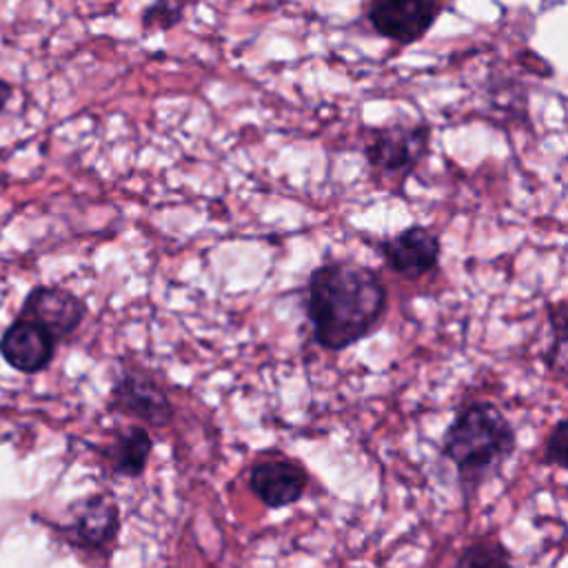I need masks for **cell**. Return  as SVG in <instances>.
Instances as JSON below:
<instances>
[{
	"label": "cell",
	"instance_id": "7c38bea8",
	"mask_svg": "<svg viewBox=\"0 0 568 568\" xmlns=\"http://www.w3.org/2000/svg\"><path fill=\"white\" fill-rule=\"evenodd\" d=\"M548 324L552 331V342L546 353V366L568 377V300L548 306Z\"/></svg>",
	"mask_w": 568,
	"mask_h": 568
},
{
	"label": "cell",
	"instance_id": "52a82bcc",
	"mask_svg": "<svg viewBox=\"0 0 568 568\" xmlns=\"http://www.w3.org/2000/svg\"><path fill=\"white\" fill-rule=\"evenodd\" d=\"M390 271L406 280H419L437 266L439 240L424 226H410L382 244Z\"/></svg>",
	"mask_w": 568,
	"mask_h": 568
},
{
	"label": "cell",
	"instance_id": "9a60e30c",
	"mask_svg": "<svg viewBox=\"0 0 568 568\" xmlns=\"http://www.w3.org/2000/svg\"><path fill=\"white\" fill-rule=\"evenodd\" d=\"M544 462L568 470V417L552 426L544 446Z\"/></svg>",
	"mask_w": 568,
	"mask_h": 568
},
{
	"label": "cell",
	"instance_id": "8992f818",
	"mask_svg": "<svg viewBox=\"0 0 568 568\" xmlns=\"http://www.w3.org/2000/svg\"><path fill=\"white\" fill-rule=\"evenodd\" d=\"M84 311V302L71 291L58 286H38L27 295L20 315L38 322L55 339H64L80 326Z\"/></svg>",
	"mask_w": 568,
	"mask_h": 568
},
{
	"label": "cell",
	"instance_id": "5b68a950",
	"mask_svg": "<svg viewBox=\"0 0 568 568\" xmlns=\"http://www.w3.org/2000/svg\"><path fill=\"white\" fill-rule=\"evenodd\" d=\"M58 339L38 322L20 315L9 324L0 339V353L9 366L20 373L47 368L55 355Z\"/></svg>",
	"mask_w": 568,
	"mask_h": 568
},
{
	"label": "cell",
	"instance_id": "4fadbf2b",
	"mask_svg": "<svg viewBox=\"0 0 568 568\" xmlns=\"http://www.w3.org/2000/svg\"><path fill=\"white\" fill-rule=\"evenodd\" d=\"M455 568H513V564L508 548L499 539H477L462 550Z\"/></svg>",
	"mask_w": 568,
	"mask_h": 568
},
{
	"label": "cell",
	"instance_id": "2e32d148",
	"mask_svg": "<svg viewBox=\"0 0 568 568\" xmlns=\"http://www.w3.org/2000/svg\"><path fill=\"white\" fill-rule=\"evenodd\" d=\"M11 84L0 75V113H2V109H4V104L9 102V98H11Z\"/></svg>",
	"mask_w": 568,
	"mask_h": 568
},
{
	"label": "cell",
	"instance_id": "5bb4252c",
	"mask_svg": "<svg viewBox=\"0 0 568 568\" xmlns=\"http://www.w3.org/2000/svg\"><path fill=\"white\" fill-rule=\"evenodd\" d=\"M182 7H184L182 0H153L142 11V27L146 31L175 27L182 20Z\"/></svg>",
	"mask_w": 568,
	"mask_h": 568
},
{
	"label": "cell",
	"instance_id": "3957f363",
	"mask_svg": "<svg viewBox=\"0 0 568 568\" xmlns=\"http://www.w3.org/2000/svg\"><path fill=\"white\" fill-rule=\"evenodd\" d=\"M428 149V129L419 124H388L366 144L368 164L384 175H406Z\"/></svg>",
	"mask_w": 568,
	"mask_h": 568
},
{
	"label": "cell",
	"instance_id": "277c9868",
	"mask_svg": "<svg viewBox=\"0 0 568 568\" xmlns=\"http://www.w3.org/2000/svg\"><path fill=\"white\" fill-rule=\"evenodd\" d=\"M437 16L435 0H371L368 20L373 29L397 42L419 40Z\"/></svg>",
	"mask_w": 568,
	"mask_h": 568
},
{
	"label": "cell",
	"instance_id": "30bf717a",
	"mask_svg": "<svg viewBox=\"0 0 568 568\" xmlns=\"http://www.w3.org/2000/svg\"><path fill=\"white\" fill-rule=\"evenodd\" d=\"M118 532V506L104 497H91L80 506L73 524L64 528L71 544L89 550L109 546Z\"/></svg>",
	"mask_w": 568,
	"mask_h": 568
},
{
	"label": "cell",
	"instance_id": "6da1fadb",
	"mask_svg": "<svg viewBox=\"0 0 568 568\" xmlns=\"http://www.w3.org/2000/svg\"><path fill=\"white\" fill-rule=\"evenodd\" d=\"M386 311V288L377 273L353 262H326L306 284V315L315 342L342 351L366 337Z\"/></svg>",
	"mask_w": 568,
	"mask_h": 568
},
{
	"label": "cell",
	"instance_id": "8fae6325",
	"mask_svg": "<svg viewBox=\"0 0 568 568\" xmlns=\"http://www.w3.org/2000/svg\"><path fill=\"white\" fill-rule=\"evenodd\" d=\"M153 442L151 435L146 433V428L142 426H131L124 433H120L109 450L111 457V466L118 475L124 477H138L149 462Z\"/></svg>",
	"mask_w": 568,
	"mask_h": 568
},
{
	"label": "cell",
	"instance_id": "9c48e42d",
	"mask_svg": "<svg viewBox=\"0 0 568 568\" xmlns=\"http://www.w3.org/2000/svg\"><path fill=\"white\" fill-rule=\"evenodd\" d=\"M113 404L118 410L151 422L153 426L171 417V404L162 388L138 373H126L113 384Z\"/></svg>",
	"mask_w": 568,
	"mask_h": 568
},
{
	"label": "cell",
	"instance_id": "7a4b0ae2",
	"mask_svg": "<svg viewBox=\"0 0 568 568\" xmlns=\"http://www.w3.org/2000/svg\"><path fill=\"white\" fill-rule=\"evenodd\" d=\"M515 428L490 402L464 406L444 437V455L455 464L464 493L475 490L515 450Z\"/></svg>",
	"mask_w": 568,
	"mask_h": 568
},
{
	"label": "cell",
	"instance_id": "ba28073f",
	"mask_svg": "<svg viewBox=\"0 0 568 568\" xmlns=\"http://www.w3.org/2000/svg\"><path fill=\"white\" fill-rule=\"evenodd\" d=\"M306 470L291 459H264L253 466L248 484L268 508H284L297 501L306 488Z\"/></svg>",
	"mask_w": 568,
	"mask_h": 568
}]
</instances>
